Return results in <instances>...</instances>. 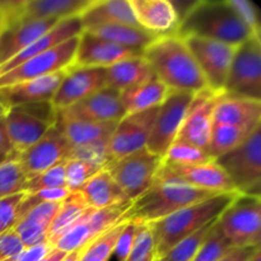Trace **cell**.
<instances>
[{
    "label": "cell",
    "mask_w": 261,
    "mask_h": 261,
    "mask_svg": "<svg viewBox=\"0 0 261 261\" xmlns=\"http://www.w3.org/2000/svg\"><path fill=\"white\" fill-rule=\"evenodd\" d=\"M143 58L152 68L155 78L170 92L199 93L208 89L200 68L185 41L176 33L158 36L144 51Z\"/></svg>",
    "instance_id": "1"
},
{
    "label": "cell",
    "mask_w": 261,
    "mask_h": 261,
    "mask_svg": "<svg viewBox=\"0 0 261 261\" xmlns=\"http://www.w3.org/2000/svg\"><path fill=\"white\" fill-rule=\"evenodd\" d=\"M221 193L200 190L160 170L150 188L135 199L125 214V221L150 224L181 209Z\"/></svg>",
    "instance_id": "2"
},
{
    "label": "cell",
    "mask_w": 261,
    "mask_h": 261,
    "mask_svg": "<svg viewBox=\"0 0 261 261\" xmlns=\"http://www.w3.org/2000/svg\"><path fill=\"white\" fill-rule=\"evenodd\" d=\"M176 35L196 36L232 46L254 37L228 0H200L190 4L180 18Z\"/></svg>",
    "instance_id": "3"
},
{
    "label": "cell",
    "mask_w": 261,
    "mask_h": 261,
    "mask_svg": "<svg viewBox=\"0 0 261 261\" xmlns=\"http://www.w3.org/2000/svg\"><path fill=\"white\" fill-rule=\"evenodd\" d=\"M239 194H217L212 198L186 206L161 221L150 223L154 237L155 260L162 257L180 241L200 231L206 224L216 222Z\"/></svg>",
    "instance_id": "4"
},
{
    "label": "cell",
    "mask_w": 261,
    "mask_h": 261,
    "mask_svg": "<svg viewBox=\"0 0 261 261\" xmlns=\"http://www.w3.org/2000/svg\"><path fill=\"white\" fill-rule=\"evenodd\" d=\"M217 226L232 247L260 246V195L239 194L217 219Z\"/></svg>",
    "instance_id": "5"
},
{
    "label": "cell",
    "mask_w": 261,
    "mask_h": 261,
    "mask_svg": "<svg viewBox=\"0 0 261 261\" xmlns=\"http://www.w3.org/2000/svg\"><path fill=\"white\" fill-rule=\"evenodd\" d=\"M216 161L240 194L260 195L261 125L255 127L242 144Z\"/></svg>",
    "instance_id": "6"
},
{
    "label": "cell",
    "mask_w": 261,
    "mask_h": 261,
    "mask_svg": "<svg viewBox=\"0 0 261 261\" xmlns=\"http://www.w3.org/2000/svg\"><path fill=\"white\" fill-rule=\"evenodd\" d=\"M162 161V158L144 148L107 163L105 170L133 203L150 188L160 172Z\"/></svg>",
    "instance_id": "7"
},
{
    "label": "cell",
    "mask_w": 261,
    "mask_h": 261,
    "mask_svg": "<svg viewBox=\"0 0 261 261\" xmlns=\"http://www.w3.org/2000/svg\"><path fill=\"white\" fill-rule=\"evenodd\" d=\"M223 94L261 101V38L251 37L237 46Z\"/></svg>",
    "instance_id": "8"
},
{
    "label": "cell",
    "mask_w": 261,
    "mask_h": 261,
    "mask_svg": "<svg viewBox=\"0 0 261 261\" xmlns=\"http://www.w3.org/2000/svg\"><path fill=\"white\" fill-rule=\"evenodd\" d=\"M195 93L190 92H170L158 110L145 148L163 160L168 148L177 138Z\"/></svg>",
    "instance_id": "9"
},
{
    "label": "cell",
    "mask_w": 261,
    "mask_h": 261,
    "mask_svg": "<svg viewBox=\"0 0 261 261\" xmlns=\"http://www.w3.org/2000/svg\"><path fill=\"white\" fill-rule=\"evenodd\" d=\"M78 37L79 36H76L45 53L38 54L12 70L2 74L0 88L68 70L73 66L78 47Z\"/></svg>",
    "instance_id": "10"
},
{
    "label": "cell",
    "mask_w": 261,
    "mask_h": 261,
    "mask_svg": "<svg viewBox=\"0 0 261 261\" xmlns=\"http://www.w3.org/2000/svg\"><path fill=\"white\" fill-rule=\"evenodd\" d=\"M193 54L196 64L203 73L208 89L223 93L224 83L237 46L208 38L186 36L181 37Z\"/></svg>",
    "instance_id": "11"
},
{
    "label": "cell",
    "mask_w": 261,
    "mask_h": 261,
    "mask_svg": "<svg viewBox=\"0 0 261 261\" xmlns=\"http://www.w3.org/2000/svg\"><path fill=\"white\" fill-rule=\"evenodd\" d=\"M132 203L110 206L105 209H92L75 226L71 227L54 244V247L69 254L88 246L91 242L125 221V214Z\"/></svg>",
    "instance_id": "12"
},
{
    "label": "cell",
    "mask_w": 261,
    "mask_h": 261,
    "mask_svg": "<svg viewBox=\"0 0 261 261\" xmlns=\"http://www.w3.org/2000/svg\"><path fill=\"white\" fill-rule=\"evenodd\" d=\"M158 110L160 107H154L147 111L125 115L124 119L120 120L107 143V163L144 149L154 125Z\"/></svg>",
    "instance_id": "13"
},
{
    "label": "cell",
    "mask_w": 261,
    "mask_h": 261,
    "mask_svg": "<svg viewBox=\"0 0 261 261\" xmlns=\"http://www.w3.org/2000/svg\"><path fill=\"white\" fill-rule=\"evenodd\" d=\"M221 94L211 89H205L195 94L176 138L177 142L194 145L208 153L209 139L213 126V111Z\"/></svg>",
    "instance_id": "14"
},
{
    "label": "cell",
    "mask_w": 261,
    "mask_h": 261,
    "mask_svg": "<svg viewBox=\"0 0 261 261\" xmlns=\"http://www.w3.org/2000/svg\"><path fill=\"white\" fill-rule=\"evenodd\" d=\"M71 148L73 147L59 132L58 127L53 126L48 129L42 139L20 153L17 161L25 177L30 178L68 161Z\"/></svg>",
    "instance_id": "15"
},
{
    "label": "cell",
    "mask_w": 261,
    "mask_h": 261,
    "mask_svg": "<svg viewBox=\"0 0 261 261\" xmlns=\"http://www.w3.org/2000/svg\"><path fill=\"white\" fill-rule=\"evenodd\" d=\"M106 87V69L70 66L51 102L61 111Z\"/></svg>",
    "instance_id": "16"
},
{
    "label": "cell",
    "mask_w": 261,
    "mask_h": 261,
    "mask_svg": "<svg viewBox=\"0 0 261 261\" xmlns=\"http://www.w3.org/2000/svg\"><path fill=\"white\" fill-rule=\"evenodd\" d=\"M140 55L142 53L139 51L122 47L111 41L91 35L87 31H82L78 37V47L73 66L106 69L120 61Z\"/></svg>",
    "instance_id": "17"
},
{
    "label": "cell",
    "mask_w": 261,
    "mask_h": 261,
    "mask_svg": "<svg viewBox=\"0 0 261 261\" xmlns=\"http://www.w3.org/2000/svg\"><path fill=\"white\" fill-rule=\"evenodd\" d=\"M61 117L98 122H119L125 117L120 92L110 87L101 89L73 106L58 111Z\"/></svg>",
    "instance_id": "18"
},
{
    "label": "cell",
    "mask_w": 261,
    "mask_h": 261,
    "mask_svg": "<svg viewBox=\"0 0 261 261\" xmlns=\"http://www.w3.org/2000/svg\"><path fill=\"white\" fill-rule=\"evenodd\" d=\"M63 19H15L0 24V66L47 33Z\"/></svg>",
    "instance_id": "19"
},
{
    "label": "cell",
    "mask_w": 261,
    "mask_h": 261,
    "mask_svg": "<svg viewBox=\"0 0 261 261\" xmlns=\"http://www.w3.org/2000/svg\"><path fill=\"white\" fill-rule=\"evenodd\" d=\"M161 170L200 190L212 193H239L231 178L216 161L193 166L166 165L162 161Z\"/></svg>",
    "instance_id": "20"
},
{
    "label": "cell",
    "mask_w": 261,
    "mask_h": 261,
    "mask_svg": "<svg viewBox=\"0 0 261 261\" xmlns=\"http://www.w3.org/2000/svg\"><path fill=\"white\" fill-rule=\"evenodd\" d=\"M65 74L66 70L9 87H3L0 88V101L8 110L22 105L51 101Z\"/></svg>",
    "instance_id": "21"
},
{
    "label": "cell",
    "mask_w": 261,
    "mask_h": 261,
    "mask_svg": "<svg viewBox=\"0 0 261 261\" xmlns=\"http://www.w3.org/2000/svg\"><path fill=\"white\" fill-rule=\"evenodd\" d=\"M140 28L157 36L176 33L178 14L168 0H129Z\"/></svg>",
    "instance_id": "22"
},
{
    "label": "cell",
    "mask_w": 261,
    "mask_h": 261,
    "mask_svg": "<svg viewBox=\"0 0 261 261\" xmlns=\"http://www.w3.org/2000/svg\"><path fill=\"white\" fill-rule=\"evenodd\" d=\"M82 31H83V27H82V22L79 15L60 20V22H59L55 27L51 28L47 33H45V35L41 36L40 38H37L35 42H32L30 46H27L24 50L20 51L18 55H15L14 58L10 59L9 61L3 64V65L0 66V75L7 73V71L12 70L13 68L20 65V64H23L24 61L30 60L33 56L38 55V54L41 53H45V51L50 50V48L55 47V46L60 45V43L65 42V41L70 40V38L76 37V36L81 35Z\"/></svg>",
    "instance_id": "23"
},
{
    "label": "cell",
    "mask_w": 261,
    "mask_h": 261,
    "mask_svg": "<svg viewBox=\"0 0 261 261\" xmlns=\"http://www.w3.org/2000/svg\"><path fill=\"white\" fill-rule=\"evenodd\" d=\"M213 122L255 129L261 125V101L222 93L214 107Z\"/></svg>",
    "instance_id": "24"
},
{
    "label": "cell",
    "mask_w": 261,
    "mask_h": 261,
    "mask_svg": "<svg viewBox=\"0 0 261 261\" xmlns=\"http://www.w3.org/2000/svg\"><path fill=\"white\" fill-rule=\"evenodd\" d=\"M4 126L13 150L18 155L35 145L53 126L12 107L4 116Z\"/></svg>",
    "instance_id": "25"
},
{
    "label": "cell",
    "mask_w": 261,
    "mask_h": 261,
    "mask_svg": "<svg viewBox=\"0 0 261 261\" xmlns=\"http://www.w3.org/2000/svg\"><path fill=\"white\" fill-rule=\"evenodd\" d=\"M83 30L106 24H125L139 27L129 0H91L79 15Z\"/></svg>",
    "instance_id": "26"
},
{
    "label": "cell",
    "mask_w": 261,
    "mask_h": 261,
    "mask_svg": "<svg viewBox=\"0 0 261 261\" xmlns=\"http://www.w3.org/2000/svg\"><path fill=\"white\" fill-rule=\"evenodd\" d=\"M119 122H98L75 120L61 117L58 112V120L54 125L64 135L69 144L73 148L84 145L96 144V143L109 142L114 134Z\"/></svg>",
    "instance_id": "27"
},
{
    "label": "cell",
    "mask_w": 261,
    "mask_h": 261,
    "mask_svg": "<svg viewBox=\"0 0 261 261\" xmlns=\"http://www.w3.org/2000/svg\"><path fill=\"white\" fill-rule=\"evenodd\" d=\"M61 203L40 204L14 224L13 229L17 232L24 249L47 241L48 228L58 214Z\"/></svg>",
    "instance_id": "28"
},
{
    "label": "cell",
    "mask_w": 261,
    "mask_h": 261,
    "mask_svg": "<svg viewBox=\"0 0 261 261\" xmlns=\"http://www.w3.org/2000/svg\"><path fill=\"white\" fill-rule=\"evenodd\" d=\"M78 193L83 196L88 206L97 211L132 203L105 168L89 178Z\"/></svg>",
    "instance_id": "29"
},
{
    "label": "cell",
    "mask_w": 261,
    "mask_h": 261,
    "mask_svg": "<svg viewBox=\"0 0 261 261\" xmlns=\"http://www.w3.org/2000/svg\"><path fill=\"white\" fill-rule=\"evenodd\" d=\"M91 0H23L17 19H66L81 15Z\"/></svg>",
    "instance_id": "30"
},
{
    "label": "cell",
    "mask_w": 261,
    "mask_h": 261,
    "mask_svg": "<svg viewBox=\"0 0 261 261\" xmlns=\"http://www.w3.org/2000/svg\"><path fill=\"white\" fill-rule=\"evenodd\" d=\"M152 68L143 55L126 59L106 68L107 87L122 92L154 79Z\"/></svg>",
    "instance_id": "31"
},
{
    "label": "cell",
    "mask_w": 261,
    "mask_h": 261,
    "mask_svg": "<svg viewBox=\"0 0 261 261\" xmlns=\"http://www.w3.org/2000/svg\"><path fill=\"white\" fill-rule=\"evenodd\" d=\"M168 93L170 91L167 87L154 78L137 87L120 92V99L125 115H132L160 107L167 98Z\"/></svg>",
    "instance_id": "32"
},
{
    "label": "cell",
    "mask_w": 261,
    "mask_h": 261,
    "mask_svg": "<svg viewBox=\"0 0 261 261\" xmlns=\"http://www.w3.org/2000/svg\"><path fill=\"white\" fill-rule=\"evenodd\" d=\"M83 31H87L91 35L101 37L103 40L111 41V42L122 46V47L139 51L142 54L158 37L157 35H153V33L148 32L140 27L125 24L97 25V27H92Z\"/></svg>",
    "instance_id": "33"
},
{
    "label": "cell",
    "mask_w": 261,
    "mask_h": 261,
    "mask_svg": "<svg viewBox=\"0 0 261 261\" xmlns=\"http://www.w3.org/2000/svg\"><path fill=\"white\" fill-rule=\"evenodd\" d=\"M92 211L78 191H73L61 203L60 209L50 224L47 232V241L54 246L56 241L73 226H75L84 216Z\"/></svg>",
    "instance_id": "34"
},
{
    "label": "cell",
    "mask_w": 261,
    "mask_h": 261,
    "mask_svg": "<svg viewBox=\"0 0 261 261\" xmlns=\"http://www.w3.org/2000/svg\"><path fill=\"white\" fill-rule=\"evenodd\" d=\"M252 130L254 129L213 122L208 145V154L213 160H217L218 157L226 154L227 152L242 144L246 138L251 134Z\"/></svg>",
    "instance_id": "35"
},
{
    "label": "cell",
    "mask_w": 261,
    "mask_h": 261,
    "mask_svg": "<svg viewBox=\"0 0 261 261\" xmlns=\"http://www.w3.org/2000/svg\"><path fill=\"white\" fill-rule=\"evenodd\" d=\"M214 161L205 150L175 140L163 157V163L172 166H193Z\"/></svg>",
    "instance_id": "36"
},
{
    "label": "cell",
    "mask_w": 261,
    "mask_h": 261,
    "mask_svg": "<svg viewBox=\"0 0 261 261\" xmlns=\"http://www.w3.org/2000/svg\"><path fill=\"white\" fill-rule=\"evenodd\" d=\"M216 222L206 224L200 231L195 232L194 234L189 236L188 239L180 241L170 251L166 252L162 257H160V259H157L155 261H193L194 256L199 251L203 242L205 241L212 227L214 226Z\"/></svg>",
    "instance_id": "37"
},
{
    "label": "cell",
    "mask_w": 261,
    "mask_h": 261,
    "mask_svg": "<svg viewBox=\"0 0 261 261\" xmlns=\"http://www.w3.org/2000/svg\"><path fill=\"white\" fill-rule=\"evenodd\" d=\"M125 224L126 222H121L91 242L84 250L81 261H109L110 257L114 255L115 245Z\"/></svg>",
    "instance_id": "38"
},
{
    "label": "cell",
    "mask_w": 261,
    "mask_h": 261,
    "mask_svg": "<svg viewBox=\"0 0 261 261\" xmlns=\"http://www.w3.org/2000/svg\"><path fill=\"white\" fill-rule=\"evenodd\" d=\"M66 188L65 162L56 165L38 175L27 178L23 186V193L33 194L46 189Z\"/></svg>",
    "instance_id": "39"
},
{
    "label": "cell",
    "mask_w": 261,
    "mask_h": 261,
    "mask_svg": "<svg viewBox=\"0 0 261 261\" xmlns=\"http://www.w3.org/2000/svg\"><path fill=\"white\" fill-rule=\"evenodd\" d=\"M25 180L27 177L17 160H9L0 163V199L23 193Z\"/></svg>",
    "instance_id": "40"
},
{
    "label": "cell",
    "mask_w": 261,
    "mask_h": 261,
    "mask_svg": "<svg viewBox=\"0 0 261 261\" xmlns=\"http://www.w3.org/2000/svg\"><path fill=\"white\" fill-rule=\"evenodd\" d=\"M103 167L94 163L81 160L65 161V180L66 188L70 191H78L87 181L93 177Z\"/></svg>",
    "instance_id": "41"
},
{
    "label": "cell",
    "mask_w": 261,
    "mask_h": 261,
    "mask_svg": "<svg viewBox=\"0 0 261 261\" xmlns=\"http://www.w3.org/2000/svg\"><path fill=\"white\" fill-rule=\"evenodd\" d=\"M231 249L232 246L219 231L216 222L193 261H218Z\"/></svg>",
    "instance_id": "42"
},
{
    "label": "cell",
    "mask_w": 261,
    "mask_h": 261,
    "mask_svg": "<svg viewBox=\"0 0 261 261\" xmlns=\"http://www.w3.org/2000/svg\"><path fill=\"white\" fill-rule=\"evenodd\" d=\"M125 261H155L154 237L150 224H138L134 245Z\"/></svg>",
    "instance_id": "43"
},
{
    "label": "cell",
    "mask_w": 261,
    "mask_h": 261,
    "mask_svg": "<svg viewBox=\"0 0 261 261\" xmlns=\"http://www.w3.org/2000/svg\"><path fill=\"white\" fill-rule=\"evenodd\" d=\"M73 191L69 190L68 188H59V189H46V190L37 191L33 194H25L22 204L19 206V213H18V221L22 219L28 212L35 206L45 203H61L65 200ZM17 221V222H18Z\"/></svg>",
    "instance_id": "44"
},
{
    "label": "cell",
    "mask_w": 261,
    "mask_h": 261,
    "mask_svg": "<svg viewBox=\"0 0 261 261\" xmlns=\"http://www.w3.org/2000/svg\"><path fill=\"white\" fill-rule=\"evenodd\" d=\"M229 5L234 9L242 22L247 25L254 37L261 38V24L259 8L249 0H228Z\"/></svg>",
    "instance_id": "45"
},
{
    "label": "cell",
    "mask_w": 261,
    "mask_h": 261,
    "mask_svg": "<svg viewBox=\"0 0 261 261\" xmlns=\"http://www.w3.org/2000/svg\"><path fill=\"white\" fill-rule=\"evenodd\" d=\"M24 196V193H18L0 199V223L4 229L13 228L14 224L17 223L19 206Z\"/></svg>",
    "instance_id": "46"
},
{
    "label": "cell",
    "mask_w": 261,
    "mask_h": 261,
    "mask_svg": "<svg viewBox=\"0 0 261 261\" xmlns=\"http://www.w3.org/2000/svg\"><path fill=\"white\" fill-rule=\"evenodd\" d=\"M15 109L50 125V126H54L56 124V120H58V110L55 109L51 101L22 105V106H17Z\"/></svg>",
    "instance_id": "47"
},
{
    "label": "cell",
    "mask_w": 261,
    "mask_h": 261,
    "mask_svg": "<svg viewBox=\"0 0 261 261\" xmlns=\"http://www.w3.org/2000/svg\"><path fill=\"white\" fill-rule=\"evenodd\" d=\"M24 250L22 241L13 228L0 233V261L12 260Z\"/></svg>",
    "instance_id": "48"
},
{
    "label": "cell",
    "mask_w": 261,
    "mask_h": 261,
    "mask_svg": "<svg viewBox=\"0 0 261 261\" xmlns=\"http://www.w3.org/2000/svg\"><path fill=\"white\" fill-rule=\"evenodd\" d=\"M137 229H138L137 223H134V222H126L124 229H122L119 239H117L116 245H115V250H114V254L116 255L117 260L119 261H125L126 260V257L129 256L133 245H134Z\"/></svg>",
    "instance_id": "49"
},
{
    "label": "cell",
    "mask_w": 261,
    "mask_h": 261,
    "mask_svg": "<svg viewBox=\"0 0 261 261\" xmlns=\"http://www.w3.org/2000/svg\"><path fill=\"white\" fill-rule=\"evenodd\" d=\"M53 249V245L48 241H45L42 242V244L35 245V246L27 247V249L23 250V251L18 255L15 261H40Z\"/></svg>",
    "instance_id": "50"
},
{
    "label": "cell",
    "mask_w": 261,
    "mask_h": 261,
    "mask_svg": "<svg viewBox=\"0 0 261 261\" xmlns=\"http://www.w3.org/2000/svg\"><path fill=\"white\" fill-rule=\"evenodd\" d=\"M9 160H17V154L13 150L12 144L8 139L4 126V117H3V119H0V163Z\"/></svg>",
    "instance_id": "51"
},
{
    "label": "cell",
    "mask_w": 261,
    "mask_h": 261,
    "mask_svg": "<svg viewBox=\"0 0 261 261\" xmlns=\"http://www.w3.org/2000/svg\"><path fill=\"white\" fill-rule=\"evenodd\" d=\"M260 246L257 247H232L231 250L226 252L223 256L218 261H247L250 257L254 255L256 250H259Z\"/></svg>",
    "instance_id": "52"
},
{
    "label": "cell",
    "mask_w": 261,
    "mask_h": 261,
    "mask_svg": "<svg viewBox=\"0 0 261 261\" xmlns=\"http://www.w3.org/2000/svg\"><path fill=\"white\" fill-rule=\"evenodd\" d=\"M65 256H66L65 252L60 251V250H58L54 247V249L51 250V251L48 252V254L46 255L43 259H41L40 261H61Z\"/></svg>",
    "instance_id": "53"
},
{
    "label": "cell",
    "mask_w": 261,
    "mask_h": 261,
    "mask_svg": "<svg viewBox=\"0 0 261 261\" xmlns=\"http://www.w3.org/2000/svg\"><path fill=\"white\" fill-rule=\"evenodd\" d=\"M87 247H83V249L75 250V251H71L69 254H66V256L64 257L61 261H81L82 256H83V252Z\"/></svg>",
    "instance_id": "54"
},
{
    "label": "cell",
    "mask_w": 261,
    "mask_h": 261,
    "mask_svg": "<svg viewBox=\"0 0 261 261\" xmlns=\"http://www.w3.org/2000/svg\"><path fill=\"white\" fill-rule=\"evenodd\" d=\"M247 261H261V251H260V249L256 250V251L254 252V255H252V256L250 257V259L247 260Z\"/></svg>",
    "instance_id": "55"
},
{
    "label": "cell",
    "mask_w": 261,
    "mask_h": 261,
    "mask_svg": "<svg viewBox=\"0 0 261 261\" xmlns=\"http://www.w3.org/2000/svg\"><path fill=\"white\" fill-rule=\"evenodd\" d=\"M7 111H8V109L2 103V101H0V119H3V117L7 115Z\"/></svg>",
    "instance_id": "56"
},
{
    "label": "cell",
    "mask_w": 261,
    "mask_h": 261,
    "mask_svg": "<svg viewBox=\"0 0 261 261\" xmlns=\"http://www.w3.org/2000/svg\"><path fill=\"white\" fill-rule=\"evenodd\" d=\"M4 231H5V229H4V228H3L2 223H0V233H2V232H4Z\"/></svg>",
    "instance_id": "57"
},
{
    "label": "cell",
    "mask_w": 261,
    "mask_h": 261,
    "mask_svg": "<svg viewBox=\"0 0 261 261\" xmlns=\"http://www.w3.org/2000/svg\"><path fill=\"white\" fill-rule=\"evenodd\" d=\"M15 259H17V257H15ZM15 259H12V260H7V261H15Z\"/></svg>",
    "instance_id": "58"
},
{
    "label": "cell",
    "mask_w": 261,
    "mask_h": 261,
    "mask_svg": "<svg viewBox=\"0 0 261 261\" xmlns=\"http://www.w3.org/2000/svg\"><path fill=\"white\" fill-rule=\"evenodd\" d=\"M0 24H2V17H0Z\"/></svg>",
    "instance_id": "59"
}]
</instances>
